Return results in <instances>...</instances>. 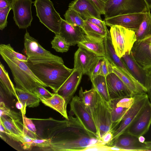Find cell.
<instances>
[{
    "label": "cell",
    "instance_id": "obj_1",
    "mask_svg": "<svg viewBox=\"0 0 151 151\" xmlns=\"http://www.w3.org/2000/svg\"><path fill=\"white\" fill-rule=\"evenodd\" d=\"M73 115L69 113L68 122L62 127L58 139L52 142L46 150L83 151L88 146L102 142L87 132Z\"/></svg>",
    "mask_w": 151,
    "mask_h": 151
},
{
    "label": "cell",
    "instance_id": "obj_2",
    "mask_svg": "<svg viewBox=\"0 0 151 151\" xmlns=\"http://www.w3.org/2000/svg\"><path fill=\"white\" fill-rule=\"evenodd\" d=\"M13 48L10 44H1L0 54L10 69L15 88L34 93L39 86L47 87L34 75L25 62L15 56Z\"/></svg>",
    "mask_w": 151,
    "mask_h": 151
},
{
    "label": "cell",
    "instance_id": "obj_3",
    "mask_svg": "<svg viewBox=\"0 0 151 151\" xmlns=\"http://www.w3.org/2000/svg\"><path fill=\"white\" fill-rule=\"evenodd\" d=\"M34 75L55 93L68 78L74 69H70L64 63L54 62L33 64L25 62Z\"/></svg>",
    "mask_w": 151,
    "mask_h": 151
},
{
    "label": "cell",
    "instance_id": "obj_4",
    "mask_svg": "<svg viewBox=\"0 0 151 151\" xmlns=\"http://www.w3.org/2000/svg\"><path fill=\"white\" fill-rule=\"evenodd\" d=\"M86 109L95 122L101 141L106 133L112 131L111 108L109 103L105 101L95 90L92 104Z\"/></svg>",
    "mask_w": 151,
    "mask_h": 151
},
{
    "label": "cell",
    "instance_id": "obj_5",
    "mask_svg": "<svg viewBox=\"0 0 151 151\" xmlns=\"http://www.w3.org/2000/svg\"><path fill=\"white\" fill-rule=\"evenodd\" d=\"M145 0H109L105 4V19L129 14L150 11Z\"/></svg>",
    "mask_w": 151,
    "mask_h": 151
},
{
    "label": "cell",
    "instance_id": "obj_6",
    "mask_svg": "<svg viewBox=\"0 0 151 151\" xmlns=\"http://www.w3.org/2000/svg\"><path fill=\"white\" fill-rule=\"evenodd\" d=\"M24 51L28 61L33 64L54 62L64 63L61 57L46 50L27 31L24 35Z\"/></svg>",
    "mask_w": 151,
    "mask_h": 151
},
{
    "label": "cell",
    "instance_id": "obj_7",
    "mask_svg": "<svg viewBox=\"0 0 151 151\" xmlns=\"http://www.w3.org/2000/svg\"><path fill=\"white\" fill-rule=\"evenodd\" d=\"M36 16L40 22L55 34H58L62 19L50 0H35Z\"/></svg>",
    "mask_w": 151,
    "mask_h": 151
},
{
    "label": "cell",
    "instance_id": "obj_8",
    "mask_svg": "<svg viewBox=\"0 0 151 151\" xmlns=\"http://www.w3.org/2000/svg\"><path fill=\"white\" fill-rule=\"evenodd\" d=\"M110 33L115 52L120 58L131 51L137 41L135 32L122 26H112Z\"/></svg>",
    "mask_w": 151,
    "mask_h": 151
},
{
    "label": "cell",
    "instance_id": "obj_9",
    "mask_svg": "<svg viewBox=\"0 0 151 151\" xmlns=\"http://www.w3.org/2000/svg\"><path fill=\"white\" fill-rule=\"evenodd\" d=\"M70 106L69 113L75 116L84 129L89 134L100 140L95 122L79 96L76 95L73 97L70 101Z\"/></svg>",
    "mask_w": 151,
    "mask_h": 151
},
{
    "label": "cell",
    "instance_id": "obj_10",
    "mask_svg": "<svg viewBox=\"0 0 151 151\" xmlns=\"http://www.w3.org/2000/svg\"><path fill=\"white\" fill-rule=\"evenodd\" d=\"M149 100L147 94L144 93L137 95L135 101L121 122L112 132L113 138L109 145L120 135L124 132L135 119L143 107Z\"/></svg>",
    "mask_w": 151,
    "mask_h": 151
},
{
    "label": "cell",
    "instance_id": "obj_11",
    "mask_svg": "<svg viewBox=\"0 0 151 151\" xmlns=\"http://www.w3.org/2000/svg\"><path fill=\"white\" fill-rule=\"evenodd\" d=\"M32 0H14L12 9L13 19L20 29H26L30 26L33 19L31 5Z\"/></svg>",
    "mask_w": 151,
    "mask_h": 151
},
{
    "label": "cell",
    "instance_id": "obj_12",
    "mask_svg": "<svg viewBox=\"0 0 151 151\" xmlns=\"http://www.w3.org/2000/svg\"><path fill=\"white\" fill-rule=\"evenodd\" d=\"M151 124V102L149 100L125 132L139 137L148 132Z\"/></svg>",
    "mask_w": 151,
    "mask_h": 151
},
{
    "label": "cell",
    "instance_id": "obj_13",
    "mask_svg": "<svg viewBox=\"0 0 151 151\" xmlns=\"http://www.w3.org/2000/svg\"><path fill=\"white\" fill-rule=\"evenodd\" d=\"M58 35L70 46L75 45L87 38L82 27L70 24L63 19L61 23Z\"/></svg>",
    "mask_w": 151,
    "mask_h": 151
},
{
    "label": "cell",
    "instance_id": "obj_14",
    "mask_svg": "<svg viewBox=\"0 0 151 151\" xmlns=\"http://www.w3.org/2000/svg\"><path fill=\"white\" fill-rule=\"evenodd\" d=\"M144 17V13L124 14L105 19L106 25L110 27L119 25L132 30L135 32L138 29Z\"/></svg>",
    "mask_w": 151,
    "mask_h": 151
},
{
    "label": "cell",
    "instance_id": "obj_15",
    "mask_svg": "<svg viewBox=\"0 0 151 151\" xmlns=\"http://www.w3.org/2000/svg\"><path fill=\"white\" fill-rule=\"evenodd\" d=\"M120 58L134 78L147 89L150 71L145 70L137 62L131 51L127 52Z\"/></svg>",
    "mask_w": 151,
    "mask_h": 151
},
{
    "label": "cell",
    "instance_id": "obj_16",
    "mask_svg": "<svg viewBox=\"0 0 151 151\" xmlns=\"http://www.w3.org/2000/svg\"><path fill=\"white\" fill-rule=\"evenodd\" d=\"M131 51L134 59L144 69L151 70V42L137 40Z\"/></svg>",
    "mask_w": 151,
    "mask_h": 151
},
{
    "label": "cell",
    "instance_id": "obj_17",
    "mask_svg": "<svg viewBox=\"0 0 151 151\" xmlns=\"http://www.w3.org/2000/svg\"><path fill=\"white\" fill-rule=\"evenodd\" d=\"M100 57L84 48L79 47L74 54L73 68L88 75Z\"/></svg>",
    "mask_w": 151,
    "mask_h": 151
},
{
    "label": "cell",
    "instance_id": "obj_18",
    "mask_svg": "<svg viewBox=\"0 0 151 151\" xmlns=\"http://www.w3.org/2000/svg\"><path fill=\"white\" fill-rule=\"evenodd\" d=\"M83 75L81 70L74 69L68 78L54 93H57L63 98L67 105L73 97Z\"/></svg>",
    "mask_w": 151,
    "mask_h": 151
},
{
    "label": "cell",
    "instance_id": "obj_19",
    "mask_svg": "<svg viewBox=\"0 0 151 151\" xmlns=\"http://www.w3.org/2000/svg\"><path fill=\"white\" fill-rule=\"evenodd\" d=\"M108 90L111 100L133 95L122 81L114 73L106 77Z\"/></svg>",
    "mask_w": 151,
    "mask_h": 151
},
{
    "label": "cell",
    "instance_id": "obj_20",
    "mask_svg": "<svg viewBox=\"0 0 151 151\" xmlns=\"http://www.w3.org/2000/svg\"><path fill=\"white\" fill-rule=\"evenodd\" d=\"M109 146L115 147L122 151H148L149 148L140 142L138 137L124 132L120 135Z\"/></svg>",
    "mask_w": 151,
    "mask_h": 151
},
{
    "label": "cell",
    "instance_id": "obj_21",
    "mask_svg": "<svg viewBox=\"0 0 151 151\" xmlns=\"http://www.w3.org/2000/svg\"><path fill=\"white\" fill-rule=\"evenodd\" d=\"M68 7L77 12L84 20L90 17L102 20L100 12L90 0H74Z\"/></svg>",
    "mask_w": 151,
    "mask_h": 151
},
{
    "label": "cell",
    "instance_id": "obj_22",
    "mask_svg": "<svg viewBox=\"0 0 151 151\" xmlns=\"http://www.w3.org/2000/svg\"><path fill=\"white\" fill-rule=\"evenodd\" d=\"M104 41L105 51V57L113 66L119 68L130 78L137 81L129 72L121 58L116 54L112 44L110 34L105 37Z\"/></svg>",
    "mask_w": 151,
    "mask_h": 151
},
{
    "label": "cell",
    "instance_id": "obj_23",
    "mask_svg": "<svg viewBox=\"0 0 151 151\" xmlns=\"http://www.w3.org/2000/svg\"><path fill=\"white\" fill-rule=\"evenodd\" d=\"M40 99L41 101L45 105L59 112L66 119H69L66 110L67 105L65 100L61 96L57 93H54L50 98Z\"/></svg>",
    "mask_w": 151,
    "mask_h": 151
},
{
    "label": "cell",
    "instance_id": "obj_24",
    "mask_svg": "<svg viewBox=\"0 0 151 151\" xmlns=\"http://www.w3.org/2000/svg\"><path fill=\"white\" fill-rule=\"evenodd\" d=\"M113 72L116 74L134 95L146 93L147 90L137 81L128 77L118 68L113 66Z\"/></svg>",
    "mask_w": 151,
    "mask_h": 151
},
{
    "label": "cell",
    "instance_id": "obj_25",
    "mask_svg": "<svg viewBox=\"0 0 151 151\" xmlns=\"http://www.w3.org/2000/svg\"><path fill=\"white\" fill-rule=\"evenodd\" d=\"M79 47L84 48L98 56L105 57V51L104 40L97 41L91 40L87 37L84 40L78 42Z\"/></svg>",
    "mask_w": 151,
    "mask_h": 151
},
{
    "label": "cell",
    "instance_id": "obj_26",
    "mask_svg": "<svg viewBox=\"0 0 151 151\" xmlns=\"http://www.w3.org/2000/svg\"><path fill=\"white\" fill-rule=\"evenodd\" d=\"M87 37L89 39L97 41L103 40L107 35L110 34L95 24L85 20L83 28Z\"/></svg>",
    "mask_w": 151,
    "mask_h": 151
},
{
    "label": "cell",
    "instance_id": "obj_27",
    "mask_svg": "<svg viewBox=\"0 0 151 151\" xmlns=\"http://www.w3.org/2000/svg\"><path fill=\"white\" fill-rule=\"evenodd\" d=\"M15 89L19 101L22 103L25 109L27 106L34 108L39 105L40 100L34 93L16 88Z\"/></svg>",
    "mask_w": 151,
    "mask_h": 151
},
{
    "label": "cell",
    "instance_id": "obj_28",
    "mask_svg": "<svg viewBox=\"0 0 151 151\" xmlns=\"http://www.w3.org/2000/svg\"><path fill=\"white\" fill-rule=\"evenodd\" d=\"M0 86L5 92L10 96H14L19 101L15 87L11 81L7 72L4 66L0 62Z\"/></svg>",
    "mask_w": 151,
    "mask_h": 151
},
{
    "label": "cell",
    "instance_id": "obj_29",
    "mask_svg": "<svg viewBox=\"0 0 151 151\" xmlns=\"http://www.w3.org/2000/svg\"><path fill=\"white\" fill-rule=\"evenodd\" d=\"M135 32L137 40H141L151 36V14L144 13V19Z\"/></svg>",
    "mask_w": 151,
    "mask_h": 151
},
{
    "label": "cell",
    "instance_id": "obj_30",
    "mask_svg": "<svg viewBox=\"0 0 151 151\" xmlns=\"http://www.w3.org/2000/svg\"><path fill=\"white\" fill-rule=\"evenodd\" d=\"M91 80L95 90L105 101L109 103L111 100L108 90L106 78L99 75Z\"/></svg>",
    "mask_w": 151,
    "mask_h": 151
},
{
    "label": "cell",
    "instance_id": "obj_31",
    "mask_svg": "<svg viewBox=\"0 0 151 151\" xmlns=\"http://www.w3.org/2000/svg\"><path fill=\"white\" fill-rule=\"evenodd\" d=\"M109 104L111 108L112 132L118 125L129 108L116 106L114 99L111 100Z\"/></svg>",
    "mask_w": 151,
    "mask_h": 151
},
{
    "label": "cell",
    "instance_id": "obj_32",
    "mask_svg": "<svg viewBox=\"0 0 151 151\" xmlns=\"http://www.w3.org/2000/svg\"><path fill=\"white\" fill-rule=\"evenodd\" d=\"M0 117V123L6 129V131L4 132L16 135L24 134L22 129L20 127L19 124L11 118H6L4 116Z\"/></svg>",
    "mask_w": 151,
    "mask_h": 151
},
{
    "label": "cell",
    "instance_id": "obj_33",
    "mask_svg": "<svg viewBox=\"0 0 151 151\" xmlns=\"http://www.w3.org/2000/svg\"><path fill=\"white\" fill-rule=\"evenodd\" d=\"M64 16L65 20L68 23L72 25H78L83 28L85 20L75 10L68 8Z\"/></svg>",
    "mask_w": 151,
    "mask_h": 151
},
{
    "label": "cell",
    "instance_id": "obj_34",
    "mask_svg": "<svg viewBox=\"0 0 151 151\" xmlns=\"http://www.w3.org/2000/svg\"><path fill=\"white\" fill-rule=\"evenodd\" d=\"M22 114L23 134L32 139L37 138V129L35 125L31 119L27 117L25 114L23 113Z\"/></svg>",
    "mask_w": 151,
    "mask_h": 151
},
{
    "label": "cell",
    "instance_id": "obj_35",
    "mask_svg": "<svg viewBox=\"0 0 151 151\" xmlns=\"http://www.w3.org/2000/svg\"><path fill=\"white\" fill-rule=\"evenodd\" d=\"M0 116H8L12 120L23 126V124L20 121L22 117L21 112L18 113L11 110L2 101H1L0 102Z\"/></svg>",
    "mask_w": 151,
    "mask_h": 151
},
{
    "label": "cell",
    "instance_id": "obj_36",
    "mask_svg": "<svg viewBox=\"0 0 151 151\" xmlns=\"http://www.w3.org/2000/svg\"><path fill=\"white\" fill-rule=\"evenodd\" d=\"M95 90L93 87L89 90L83 91L81 87L79 92V96L86 109L90 107L93 103Z\"/></svg>",
    "mask_w": 151,
    "mask_h": 151
},
{
    "label": "cell",
    "instance_id": "obj_37",
    "mask_svg": "<svg viewBox=\"0 0 151 151\" xmlns=\"http://www.w3.org/2000/svg\"><path fill=\"white\" fill-rule=\"evenodd\" d=\"M52 47L56 52L63 53L69 50L70 45L63 40L58 34H55L53 39L51 42Z\"/></svg>",
    "mask_w": 151,
    "mask_h": 151
},
{
    "label": "cell",
    "instance_id": "obj_38",
    "mask_svg": "<svg viewBox=\"0 0 151 151\" xmlns=\"http://www.w3.org/2000/svg\"><path fill=\"white\" fill-rule=\"evenodd\" d=\"M110 151L122 150L118 147L109 146L102 142H100L87 147L83 150V151Z\"/></svg>",
    "mask_w": 151,
    "mask_h": 151
},
{
    "label": "cell",
    "instance_id": "obj_39",
    "mask_svg": "<svg viewBox=\"0 0 151 151\" xmlns=\"http://www.w3.org/2000/svg\"><path fill=\"white\" fill-rule=\"evenodd\" d=\"M137 95L114 99L116 106L127 108H130L134 103Z\"/></svg>",
    "mask_w": 151,
    "mask_h": 151
},
{
    "label": "cell",
    "instance_id": "obj_40",
    "mask_svg": "<svg viewBox=\"0 0 151 151\" xmlns=\"http://www.w3.org/2000/svg\"><path fill=\"white\" fill-rule=\"evenodd\" d=\"M105 57L100 56L89 71L88 76L91 80L99 75L102 65Z\"/></svg>",
    "mask_w": 151,
    "mask_h": 151
},
{
    "label": "cell",
    "instance_id": "obj_41",
    "mask_svg": "<svg viewBox=\"0 0 151 151\" xmlns=\"http://www.w3.org/2000/svg\"><path fill=\"white\" fill-rule=\"evenodd\" d=\"M12 9V5L7 7L0 9V29H4L7 26V18L9 13Z\"/></svg>",
    "mask_w": 151,
    "mask_h": 151
},
{
    "label": "cell",
    "instance_id": "obj_42",
    "mask_svg": "<svg viewBox=\"0 0 151 151\" xmlns=\"http://www.w3.org/2000/svg\"><path fill=\"white\" fill-rule=\"evenodd\" d=\"M113 66L108 60L105 57L99 75L106 78L109 74L113 72Z\"/></svg>",
    "mask_w": 151,
    "mask_h": 151
},
{
    "label": "cell",
    "instance_id": "obj_43",
    "mask_svg": "<svg viewBox=\"0 0 151 151\" xmlns=\"http://www.w3.org/2000/svg\"><path fill=\"white\" fill-rule=\"evenodd\" d=\"M34 146H37L44 150L50 147L51 145V141L50 139H33Z\"/></svg>",
    "mask_w": 151,
    "mask_h": 151
},
{
    "label": "cell",
    "instance_id": "obj_44",
    "mask_svg": "<svg viewBox=\"0 0 151 151\" xmlns=\"http://www.w3.org/2000/svg\"><path fill=\"white\" fill-rule=\"evenodd\" d=\"M39 98H48L52 97L54 93H51L42 86H38L35 89L34 93Z\"/></svg>",
    "mask_w": 151,
    "mask_h": 151
},
{
    "label": "cell",
    "instance_id": "obj_45",
    "mask_svg": "<svg viewBox=\"0 0 151 151\" xmlns=\"http://www.w3.org/2000/svg\"><path fill=\"white\" fill-rule=\"evenodd\" d=\"M85 20H87L95 24L103 30L108 32H110L106 27V25L104 21H102L93 17L88 18Z\"/></svg>",
    "mask_w": 151,
    "mask_h": 151
},
{
    "label": "cell",
    "instance_id": "obj_46",
    "mask_svg": "<svg viewBox=\"0 0 151 151\" xmlns=\"http://www.w3.org/2000/svg\"><path fill=\"white\" fill-rule=\"evenodd\" d=\"M100 12L104 14L105 2L101 0H90Z\"/></svg>",
    "mask_w": 151,
    "mask_h": 151
},
{
    "label": "cell",
    "instance_id": "obj_47",
    "mask_svg": "<svg viewBox=\"0 0 151 151\" xmlns=\"http://www.w3.org/2000/svg\"><path fill=\"white\" fill-rule=\"evenodd\" d=\"M113 137L112 132L110 131L106 133L103 136L101 141L103 144L108 145L112 141Z\"/></svg>",
    "mask_w": 151,
    "mask_h": 151
},
{
    "label": "cell",
    "instance_id": "obj_48",
    "mask_svg": "<svg viewBox=\"0 0 151 151\" xmlns=\"http://www.w3.org/2000/svg\"><path fill=\"white\" fill-rule=\"evenodd\" d=\"M12 51L15 56L19 60L24 62H27L28 61L27 56L21 53L16 52L13 48L12 49Z\"/></svg>",
    "mask_w": 151,
    "mask_h": 151
},
{
    "label": "cell",
    "instance_id": "obj_49",
    "mask_svg": "<svg viewBox=\"0 0 151 151\" xmlns=\"http://www.w3.org/2000/svg\"><path fill=\"white\" fill-rule=\"evenodd\" d=\"M147 90L148 98L151 102V71H149L148 74Z\"/></svg>",
    "mask_w": 151,
    "mask_h": 151
},
{
    "label": "cell",
    "instance_id": "obj_50",
    "mask_svg": "<svg viewBox=\"0 0 151 151\" xmlns=\"http://www.w3.org/2000/svg\"><path fill=\"white\" fill-rule=\"evenodd\" d=\"M14 0H0V9L11 5Z\"/></svg>",
    "mask_w": 151,
    "mask_h": 151
},
{
    "label": "cell",
    "instance_id": "obj_51",
    "mask_svg": "<svg viewBox=\"0 0 151 151\" xmlns=\"http://www.w3.org/2000/svg\"><path fill=\"white\" fill-rule=\"evenodd\" d=\"M15 106L17 109L20 110L22 113L25 114L26 110L24 109V106L22 103L20 101H17L16 103Z\"/></svg>",
    "mask_w": 151,
    "mask_h": 151
},
{
    "label": "cell",
    "instance_id": "obj_52",
    "mask_svg": "<svg viewBox=\"0 0 151 151\" xmlns=\"http://www.w3.org/2000/svg\"><path fill=\"white\" fill-rule=\"evenodd\" d=\"M149 8L151 9V0H145Z\"/></svg>",
    "mask_w": 151,
    "mask_h": 151
},
{
    "label": "cell",
    "instance_id": "obj_53",
    "mask_svg": "<svg viewBox=\"0 0 151 151\" xmlns=\"http://www.w3.org/2000/svg\"><path fill=\"white\" fill-rule=\"evenodd\" d=\"M144 143L145 144L147 147L151 148V141L146 142L145 141Z\"/></svg>",
    "mask_w": 151,
    "mask_h": 151
},
{
    "label": "cell",
    "instance_id": "obj_54",
    "mask_svg": "<svg viewBox=\"0 0 151 151\" xmlns=\"http://www.w3.org/2000/svg\"><path fill=\"white\" fill-rule=\"evenodd\" d=\"M138 138L139 141L141 142L144 143L145 141V138L143 136L139 137Z\"/></svg>",
    "mask_w": 151,
    "mask_h": 151
},
{
    "label": "cell",
    "instance_id": "obj_55",
    "mask_svg": "<svg viewBox=\"0 0 151 151\" xmlns=\"http://www.w3.org/2000/svg\"><path fill=\"white\" fill-rule=\"evenodd\" d=\"M145 40L148 42H151V36L149 37H147L146 38H145L143 40Z\"/></svg>",
    "mask_w": 151,
    "mask_h": 151
},
{
    "label": "cell",
    "instance_id": "obj_56",
    "mask_svg": "<svg viewBox=\"0 0 151 151\" xmlns=\"http://www.w3.org/2000/svg\"><path fill=\"white\" fill-rule=\"evenodd\" d=\"M102 0L103 1H104L105 2H106V1H107L109 0Z\"/></svg>",
    "mask_w": 151,
    "mask_h": 151
}]
</instances>
